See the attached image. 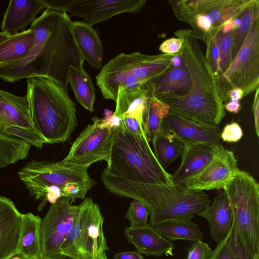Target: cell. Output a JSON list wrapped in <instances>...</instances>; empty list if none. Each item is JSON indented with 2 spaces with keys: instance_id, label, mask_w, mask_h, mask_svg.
Returning <instances> with one entry per match:
<instances>
[{
  "instance_id": "cell-1",
  "label": "cell",
  "mask_w": 259,
  "mask_h": 259,
  "mask_svg": "<svg viewBox=\"0 0 259 259\" xmlns=\"http://www.w3.org/2000/svg\"><path fill=\"white\" fill-rule=\"evenodd\" d=\"M72 23L66 12L46 9L31 24L34 40L28 55L13 64L0 66V79L14 82L45 77L67 91L69 67L83 70L84 61L73 34Z\"/></svg>"
},
{
  "instance_id": "cell-2",
  "label": "cell",
  "mask_w": 259,
  "mask_h": 259,
  "mask_svg": "<svg viewBox=\"0 0 259 259\" xmlns=\"http://www.w3.org/2000/svg\"><path fill=\"white\" fill-rule=\"evenodd\" d=\"M101 179L110 193L133 199L146 185L174 183L172 175L160 165L145 135L130 133L120 126L116 127L110 160Z\"/></svg>"
},
{
  "instance_id": "cell-3",
  "label": "cell",
  "mask_w": 259,
  "mask_h": 259,
  "mask_svg": "<svg viewBox=\"0 0 259 259\" xmlns=\"http://www.w3.org/2000/svg\"><path fill=\"white\" fill-rule=\"evenodd\" d=\"M183 42L179 52L189 71L191 85L186 96L160 101L185 118L203 124L218 126L225 116L212 67L193 36L192 30L181 29L174 33Z\"/></svg>"
},
{
  "instance_id": "cell-4",
  "label": "cell",
  "mask_w": 259,
  "mask_h": 259,
  "mask_svg": "<svg viewBox=\"0 0 259 259\" xmlns=\"http://www.w3.org/2000/svg\"><path fill=\"white\" fill-rule=\"evenodd\" d=\"M27 97L31 121L46 144L68 141L77 125L75 103L68 92L45 77L27 79Z\"/></svg>"
},
{
  "instance_id": "cell-5",
  "label": "cell",
  "mask_w": 259,
  "mask_h": 259,
  "mask_svg": "<svg viewBox=\"0 0 259 259\" xmlns=\"http://www.w3.org/2000/svg\"><path fill=\"white\" fill-rule=\"evenodd\" d=\"M88 168L63 160L58 162L32 161L18 172L19 179L35 199L41 200L38 209L61 197L83 199L96 182L89 175Z\"/></svg>"
},
{
  "instance_id": "cell-6",
  "label": "cell",
  "mask_w": 259,
  "mask_h": 259,
  "mask_svg": "<svg viewBox=\"0 0 259 259\" xmlns=\"http://www.w3.org/2000/svg\"><path fill=\"white\" fill-rule=\"evenodd\" d=\"M174 55L121 53L103 65L96 76L104 98L115 101L119 88L139 87L164 73Z\"/></svg>"
},
{
  "instance_id": "cell-7",
  "label": "cell",
  "mask_w": 259,
  "mask_h": 259,
  "mask_svg": "<svg viewBox=\"0 0 259 259\" xmlns=\"http://www.w3.org/2000/svg\"><path fill=\"white\" fill-rule=\"evenodd\" d=\"M223 190L232 208L234 240L251 258L259 259V184L239 169Z\"/></svg>"
},
{
  "instance_id": "cell-8",
  "label": "cell",
  "mask_w": 259,
  "mask_h": 259,
  "mask_svg": "<svg viewBox=\"0 0 259 259\" xmlns=\"http://www.w3.org/2000/svg\"><path fill=\"white\" fill-rule=\"evenodd\" d=\"M136 200L149 212L148 224L153 227L171 220H191L209 205V196L203 191L188 189L184 184L146 186Z\"/></svg>"
},
{
  "instance_id": "cell-9",
  "label": "cell",
  "mask_w": 259,
  "mask_h": 259,
  "mask_svg": "<svg viewBox=\"0 0 259 259\" xmlns=\"http://www.w3.org/2000/svg\"><path fill=\"white\" fill-rule=\"evenodd\" d=\"M72 227L61 248L72 259H100L109 249L103 232L104 218L98 204L84 198Z\"/></svg>"
},
{
  "instance_id": "cell-10",
  "label": "cell",
  "mask_w": 259,
  "mask_h": 259,
  "mask_svg": "<svg viewBox=\"0 0 259 259\" xmlns=\"http://www.w3.org/2000/svg\"><path fill=\"white\" fill-rule=\"evenodd\" d=\"M217 82L223 102L230 100L228 93L234 88L241 89L244 97L259 89V18L253 21L240 50Z\"/></svg>"
},
{
  "instance_id": "cell-11",
  "label": "cell",
  "mask_w": 259,
  "mask_h": 259,
  "mask_svg": "<svg viewBox=\"0 0 259 259\" xmlns=\"http://www.w3.org/2000/svg\"><path fill=\"white\" fill-rule=\"evenodd\" d=\"M89 124L73 142L68 154L63 160L68 163L88 168L94 163L109 162L116 127L107 117L92 118Z\"/></svg>"
},
{
  "instance_id": "cell-12",
  "label": "cell",
  "mask_w": 259,
  "mask_h": 259,
  "mask_svg": "<svg viewBox=\"0 0 259 259\" xmlns=\"http://www.w3.org/2000/svg\"><path fill=\"white\" fill-rule=\"evenodd\" d=\"M46 9L69 12L91 26L122 13H137L146 0H41Z\"/></svg>"
},
{
  "instance_id": "cell-13",
  "label": "cell",
  "mask_w": 259,
  "mask_h": 259,
  "mask_svg": "<svg viewBox=\"0 0 259 259\" xmlns=\"http://www.w3.org/2000/svg\"><path fill=\"white\" fill-rule=\"evenodd\" d=\"M69 197H63L52 203L41 219V257L54 258L60 255L61 246L70 232L79 209Z\"/></svg>"
},
{
  "instance_id": "cell-14",
  "label": "cell",
  "mask_w": 259,
  "mask_h": 259,
  "mask_svg": "<svg viewBox=\"0 0 259 259\" xmlns=\"http://www.w3.org/2000/svg\"><path fill=\"white\" fill-rule=\"evenodd\" d=\"M239 169L233 152L220 144L213 157L184 184L189 189L203 191L223 189Z\"/></svg>"
},
{
  "instance_id": "cell-15",
  "label": "cell",
  "mask_w": 259,
  "mask_h": 259,
  "mask_svg": "<svg viewBox=\"0 0 259 259\" xmlns=\"http://www.w3.org/2000/svg\"><path fill=\"white\" fill-rule=\"evenodd\" d=\"M161 127L180 139L219 144L220 130L213 126L185 118L171 111L162 120Z\"/></svg>"
},
{
  "instance_id": "cell-16",
  "label": "cell",
  "mask_w": 259,
  "mask_h": 259,
  "mask_svg": "<svg viewBox=\"0 0 259 259\" xmlns=\"http://www.w3.org/2000/svg\"><path fill=\"white\" fill-rule=\"evenodd\" d=\"M183 145L181 162L172 175L174 183L185 184L189 178L202 169L217 152L220 144L181 139Z\"/></svg>"
},
{
  "instance_id": "cell-17",
  "label": "cell",
  "mask_w": 259,
  "mask_h": 259,
  "mask_svg": "<svg viewBox=\"0 0 259 259\" xmlns=\"http://www.w3.org/2000/svg\"><path fill=\"white\" fill-rule=\"evenodd\" d=\"M22 218L12 201L0 196V259L17 254Z\"/></svg>"
},
{
  "instance_id": "cell-18",
  "label": "cell",
  "mask_w": 259,
  "mask_h": 259,
  "mask_svg": "<svg viewBox=\"0 0 259 259\" xmlns=\"http://www.w3.org/2000/svg\"><path fill=\"white\" fill-rule=\"evenodd\" d=\"M148 85L152 96L160 100L186 96L190 92L191 80L188 69L182 59L179 66L171 65L164 73L148 82Z\"/></svg>"
},
{
  "instance_id": "cell-19",
  "label": "cell",
  "mask_w": 259,
  "mask_h": 259,
  "mask_svg": "<svg viewBox=\"0 0 259 259\" xmlns=\"http://www.w3.org/2000/svg\"><path fill=\"white\" fill-rule=\"evenodd\" d=\"M124 234L128 243L133 244L142 254L155 257L172 254L175 244L149 224L126 227Z\"/></svg>"
},
{
  "instance_id": "cell-20",
  "label": "cell",
  "mask_w": 259,
  "mask_h": 259,
  "mask_svg": "<svg viewBox=\"0 0 259 259\" xmlns=\"http://www.w3.org/2000/svg\"><path fill=\"white\" fill-rule=\"evenodd\" d=\"M46 9L41 0H12L3 15L2 32L11 35L25 30L36 19L37 14Z\"/></svg>"
},
{
  "instance_id": "cell-21",
  "label": "cell",
  "mask_w": 259,
  "mask_h": 259,
  "mask_svg": "<svg viewBox=\"0 0 259 259\" xmlns=\"http://www.w3.org/2000/svg\"><path fill=\"white\" fill-rule=\"evenodd\" d=\"M208 222L210 236L217 244L223 241L230 233L232 223V208L226 192L218 195L213 202L198 214Z\"/></svg>"
},
{
  "instance_id": "cell-22",
  "label": "cell",
  "mask_w": 259,
  "mask_h": 259,
  "mask_svg": "<svg viewBox=\"0 0 259 259\" xmlns=\"http://www.w3.org/2000/svg\"><path fill=\"white\" fill-rule=\"evenodd\" d=\"M11 126L33 127L26 96H18L0 89V132Z\"/></svg>"
},
{
  "instance_id": "cell-23",
  "label": "cell",
  "mask_w": 259,
  "mask_h": 259,
  "mask_svg": "<svg viewBox=\"0 0 259 259\" xmlns=\"http://www.w3.org/2000/svg\"><path fill=\"white\" fill-rule=\"evenodd\" d=\"M72 30L84 60L93 68L101 70L103 67V48L98 32L83 21H73Z\"/></svg>"
},
{
  "instance_id": "cell-24",
  "label": "cell",
  "mask_w": 259,
  "mask_h": 259,
  "mask_svg": "<svg viewBox=\"0 0 259 259\" xmlns=\"http://www.w3.org/2000/svg\"><path fill=\"white\" fill-rule=\"evenodd\" d=\"M151 96L147 82L134 88H119L113 114L120 120L125 117H130L142 123L143 111L147 100Z\"/></svg>"
},
{
  "instance_id": "cell-25",
  "label": "cell",
  "mask_w": 259,
  "mask_h": 259,
  "mask_svg": "<svg viewBox=\"0 0 259 259\" xmlns=\"http://www.w3.org/2000/svg\"><path fill=\"white\" fill-rule=\"evenodd\" d=\"M41 219L31 212L22 214L18 253L23 259L41 257L40 225Z\"/></svg>"
},
{
  "instance_id": "cell-26",
  "label": "cell",
  "mask_w": 259,
  "mask_h": 259,
  "mask_svg": "<svg viewBox=\"0 0 259 259\" xmlns=\"http://www.w3.org/2000/svg\"><path fill=\"white\" fill-rule=\"evenodd\" d=\"M31 28L13 35L0 44V66L9 65L27 57L33 46Z\"/></svg>"
},
{
  "instance_id": "cell-27",
  "label": "cell",
  "mask_w": 259,
  "mask_h": 259,
  "mask_svg": "<svg viewBox=\"0 0 259 259\" xmlns=\"http://www.w3.org/2000/svg\"><path fill=\"white\" fill-rule=\"evenodd\" d=\"M151 141L154 154L164 169L182 154L184 145L181 140L164 131L161 126Z\"/></svg>"
},
{
  "instance_id": "cell-28",
  "label": "cell",
  "mask_w": 259,
  "mask_h": 259,
  "mask_svg": "<svg viewBox=\"0 0 259 259\" xmlns=\"http://www.w3.org/2000/svg\"><path fill=\"white\" fill-rule=\"evenodd\" d=\"M68 84L77 101L85 109L93 112L96 99V90L92 79L84 69L73 66L68 68Z\"/></svg>"
},
{
  "instance_id": "cell-29",
  "label": "cell",
  "mask_w": 259,
  "mask_h": 259,
  "mask_svg": "<svg viewBox=\"0 0 259 259\" xmlns=\"http://www.w3.org/2000/svg\"><path fill=\"white\" fill-rule=\"evenodd\" d=\"M155 228L163 237L171 241L183 240L194 242L203 237L198 225L190 219L168 221Z\"/></svg>"
},
{
  "instance_id": "cell-30",
  "label": "cell",
  "mask_w": 259,
  "mask_h": 259,
  "mask_svg": "<svg viewBox=\"0 0 259 259\" xmlns=\"http://www.w3.org/2000/svg\"><path fill=\"white\" fill-rule=\"evenodd\" d=\"M169 111L167 104L152 96L148 98L143 113L142 126L149 142L160 128L162 120Z\"/></svg>"
},
{
  "instance_id": "cell-31",
  "label": "cell",
  "mask_w": 259,
  "mask_h": 259,
  "mask_svg": "<svg viewBox=\"0 0 259 259\" xmlns=\"http://www.w3.org/2000/svg\"><path fill=\"white\" fill-rule=\"evenodd\" d=\"M254 0H219L213 8L203 14L210 20L212 28H222L223 23L230 18L241 15Z\"/></svg>"
},
{
  "instance_id": "cell-32",
  "label": "cell",
  "mask_w": 259,
  "mask_h": 259,
  "mask_svg": "<svg viewBox=\"0 0 259 259\" xmlns=\"http://www.w3.org/2000/svg\"><path fill=\"white\" fill-rule=\"evenodd\" d=\"M31 145L0 132V169L26 158Z\"/></svg>"
},
{
  "instance_id": "cell-33",
  "label": "cell",
  "mask_w": 259,
  "mask_h": 259,
  "mask_svg": "<svg viewBox=\"0 0 259 259\" xmlns=\"http://www.w3.org/2000/svg\"><path fill=\"white\" fill-rule=\"evenodd\" d=\"M219 0H172L169 1L175 16L190 23L198 15L214 7Z\"/></svg>"
},
{
  "instance_id": "cell-34",
  "label": "cell",
  "mask_w": 259,
  "mask_h": 259,
  "mask_svg": "<svg viewBox=\"0 0 259 259\" xmlns=\"http://www.w3.org/2000/svg\"><path fill=\"white\" fill-rule=\"evenodd\" d=\"M241 24L232 31L231 62L240 50L253 21L259 18V1L254 0L240 15Z\"/></svg>"
},
{
  "instance_id": "cell-35",
  "label": "cell",
  "mask_w": 259,
  "mask_h": 259,
  "mask_svg": "<svg viewBox=\"0 0 259 259\" xmlns=\"http://www.w3.org/2000/svg\"><path fill=\"white\" fill-rule=\"evenodd\" d=\"M222 34V28H212L206 35L204 41L206 45L205 56L212 67L216 80L219 77L220 44Z\"/></svg>"
},
{
  "instance_id": "cell-36",
  "label": "cell",
  "mask_w": 259,
  "mask_h": 259,
  "mask_svg": "<svg viewBox=\"0 0 259 259\" xmlns=\"http://www.w3.org/2000/svg\"><path fill=\"white\" fill-rule=\"evenodd\" d=\"M3 133L8 136L24 140L38 149H41L46 144L44 138L34 127L11 126L5 128Z\"/></svg>"
},
{
  "instance_id": "cell-37",
  "label": "cell",
  "mask_w": 259,
  "mask_h": 259,
  "mask_svg": "<svg viewBox=\"0 0 259 259\" xmlns=\"http://www.w3.org/2000/svg\"><path fill=\"white\" fill-rule=\"evenodd\" d=\"M149 212L146 206L139 200L133 199L125 213L130 227H137L148 224Z\"/></svg>"
},
{
  "instance_id": "cell-38",
  "label": "cell",
  "mask_w": 259,
  "mask_h": 259,
  "mask_svg": "<svg viewBox=\"0 0 259 259\" xmlns=\"http://www.w3.org/2000/svg\"><path fill=\"white\" fill-rule=\"evenodd\" d=\"M232 42V31L226 34L223 33L220 44L219 77L225 72L231 63Z\"/></svg>"
},
{
  "instance_id": "cell-39",
  "label": "cell",
  "mask_w": 259,
  "mask_h": 259,
  "mask_svg": "<svg viewBox=\"0 0 259 259\" xmlns=\"http://www.w3.org/2000/svg\"><path fill=\"white\" fill-rule=\"evenodd\" d=\"M210 259H237L233 245L232 227L227 237L217 244L212 252Z\"/></svg>"
},
{
  "instance_id": "cell-40",
  "label": "cell",
  "mask_w": 259,
  "mask_h": 259,
  "mask_svg": "<svg viewBox=\"0 0 259 259\" xmlns=\"http://www.w3.org/2000/svg\"><path fill=\"white\" fill-rule=\"evenodd\" d=\"M212 252L208 244L201 240L194 241L188 251L187 259H210Z\"/></svg>"
},
{
  "instance_id": "cell-41",
  "label": "cell",
  "mask_w": 259,
  "mask_h": 259,
  "mask_svg": "<svg viewBox=\"0 0 259 259\" xmlns=\"http://www.w3.org/2000/svg\"><path fill=\"white\" fill-rule=\"evenodd\" d=\"M243 133L240 125L233 122L225 126L220 133V139L224 142L235 143L239 141L243 137Z\"/></svg>"
},
{
  "instance_id": "cell-42",
  "label": "cell",
  "mask_w": 259,
  "mask_h": 259,
  "mask_svg": "<svg viewBox=\"0 0 259 259\" xmlns=\"http://www.w3.org/2000/svg\"><path fill=\"white\" fill-rule=\"evenodd\" d=\"M183 42L178 37H171L164 41L159 47V51L163 54L175 55L182 49Z\"/></svg>"
},
{
  "instance_id": "cell-43",
  "label": "cell",
  "mask_w": 259,
  "mask_h": 259,
  "mask_svg": "<svg viewBox=\"0 0 259 259\" xmlns=\"http://www.w3.org/2000/svg\"><path fill=\"white\" fill-rule=\"evenodd\" d=\"M259 89H257L255 92L254 101L252 106V111L254 119L255 130L256 136L259 137Z\"/></svg>"
},
{
  "instance_id": "cell-44",
  "label": "cell",
  "mask_w": 259,
  "mask_h": 259,
  "mask_svg": "<svg viewBox=\"0 0 259 259\" xmlns=\"http://www.w3.org/2000/svg\"><path fill=\"white\" fill-rule=\"evenodd\" d=\"M113 259H145L138 251L118 252L114 254Z\"/></svg>"
},
{
  "instance_id": "cell-45",
  "label": "cell",
  "mask_w": 259,
  "mask_h": 259,
  "mask_svg": "<svg viewBox=\"0 0 259 259\" xmlns=\"http://www.w3.org/2000/svg\"><path fill=\"white\" fill-rule=\"evenodd\" d=\"M232 241L234 251L237 259H253L245 251L242 245L234 240L232 233Z\"/></svg>"
},
{
  "instance_id": "cell-46",
  "label": "cell",
  "mask_w": 259,
  "mask_h": 259,
  "mask_svg": "<svg viewBox=\"0 0 259 259\" xmlns=\"http://www.w3.org/2000/svg\"><path fill=\"white\" fill-rule=\"evenodd\" d=\"M229 99L235 102H239L243 97L244 93L240 88H234L230 90L228 93Z\"/></svg>"
},
{
  "instance_id": "cell-47",
  "label": "cell",
  "mask_w": 259,
  "mask_h": 259,
  "mask_svg": "<svg viewBox=\"0 0 259 259\" xmlns=\"http://www.w3.org/2000/svg\"><path fill=\"white\" fill-rule=\"evenodd\" d=\"M224 108L229 112L237 113L240 111L241 105L239 102L230 100L224 105Z\"/></svg>"
},
{
  "instance_id": "cell-48",
  "label": "cell",
  "mask_w": 259,
  "mask_h": 259,
  "mask_svg": "<svg viewBox=\"0 0 259 259\" xmlns=\"http://www.w3.org/2000/svg\"><path fill=\"white\" fill-rule=\"evenodd\" d=\"M233 20L234 18H230L223 23L222 26V32L223 34L229 33L233 30Z\"/></svg>"
},
{
  "instance_id": "cell-49",
  "label": "cell",
  "mask_w": 259,
  "mask_h": 259,
  "mask_svg": "<svg viewBox=\"0 0 259 259\" xmlns=\"http://www.w3.org/2000/svg\"><path fill=\"white\" fill-rule=\"evenodd\" d=\"M182 59L180 53L174 55L171 59V65L175 67L179 66L182 62Z\"/></svg>"
},
{
  "instance_id": "cell-50",
  "label": "cell",
  "mask_w": 259,
  "mask_h": 259,
  "mask_svg": "<svg viewBox=\"0 0 259 259\" xmlns=\"http://www.w3.org/2000/svg\"><path fill=\"white\" fill-rule=\"evenodd\" d=\"M11 35L4 32H0V44L10 37Z\"/></svg>"
},
{
  "instance_id": "cell-51",
  "label": "cell",
  "mask_w": 259,
  "mask_h": 259,
  "mask_svg": "<svg viewBox=\"0 0 259 259\" xmlns=\"http://www.w3.org/2000/svg\"><path fill=\"white\" fill-rule=\"evenodd\" d=\"M241 24V17L240 15L234 19L233 20V25H234V29H237L239 26ZM233 29V30H234Z\"/></svg>"
},
{
  "instance_id": "cell-52",
  "label": "cell",
  "mask_w": 259,
  "mask_h": 259,
  "mask_svg": "<svg viewBox=\"0 0 259 259\" xmlns=\"http://www.w3.org/2000/svg\"><path fill=\"white\" fill-rule=\"evenodd\" d=\"M55 259H72L70 257H69L68 256H65V255H60L55 258H54Z\"/></svg>"
},
{
  "instance_id": "cell-53",
  "label": "cell",
  "mask_w": 259,
  "mask_h": 259,
  "mask_svg": "<svg viewBox=\"0 0 259 259\" xmlns=\"http://www.w3.org/2000/svg\"><path fill=\"white\" fill-rule=\"evenodd\" d=\"M10 259H23L21 256H14L11 258Z\"/></svg>"
},
{
  "instance_id": "cell-54",
  "label": "cell",
  "mask_w": 259,
  "mask_h": 259,
  "mask_svg": "<svg viewBox=\"0 0 259 259\" xmlns=\"http://www.w3.org/2000/svg\"><path fill=\"white\" fill-rule=\"evenodd\" d=\"M100 259H108V257L106 255V253H104L101 257Z\"/></svg>"
},
{
  "instance_id": "cell-55",
  "label": "cell",
  "mask_w": 259,
  "mask_h": 259,
  "mask_svg": "<svg viewBox=\"0 0 259 259\" xmlns=\"http://www.w3.org/2000/svg\"><path fill=\"white\" fill-rule=\"evenodd\" d=\"M39 259H48V258H39ZM53 259H55V258H53Z\"/></svg>"
}]
</instances>
